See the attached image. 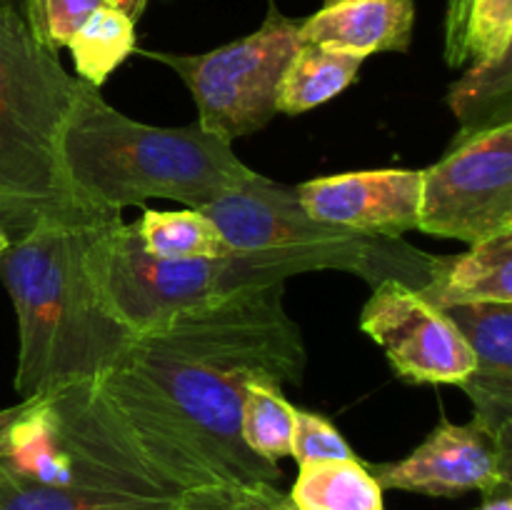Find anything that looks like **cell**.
Wrapping results in <instances>:
<instances>
[{
  "instance_id": "1",
  "label": "cell",
  "mask_w": 512,
  "mask_h": 510,
  "mask_svg": "<svg viewBox=\"0 0 512 510\" xmlns=\"http://www.w3.org/2000/svg\"><path fill=\"white\" fill-rule=\"evenodd\" d=\"M283 295L285 283H273L183 310L130 335L93 380L105 410L180 493L280 480L278 463L243 443L240 415L250 383L303 380V335Z\"/></svg>"
},
{
  "instance_id": "2",
  "label": "cell",
  "mask_w": 512,
  "mask_h": 510,
  "mask_svg": "<svg viewBox=\"0 0 512 510\" xmlns=\"http://www.w3.org/2000/svg\"><path fill=\"white\" fill-rule=\"evenodd\" d=\"M58 165L80 208L100 218L153 198L198 210L258 175L233 153V145L198 123H138L80 78L58 135Z\"/></svg>"
},
{
  "instance_id": "3",
  "label": "cell",
  "mask_w": 512,
  "mask_h": 510,
  "mask_svg": "<svg viewBox=\"0 0 512 510\" xmlns=\"http://www.w3.org/2000/svg\"><path fill=\"white\" fill-rule=\"evenodd\" d=\"M100 220L45 218L0 255V280L18 315L20 400L93 383L133 335L103 308L88 273V245Z\"/></svg>"
},
{
  "instance_id": "4",
  "label": "cell",
  "mask_w": 512,
  "mask_h": 510,
  "mask_svg": "<svg viewBox=\"0 0 512 510\" xmlns=\"http://www.w3.org/2000/svg\"><path fill=\"white\" fill-rule=\"evenodd\" d=\"M78 78L0 8V228L18 240L45 218H100L78 205L58 165V135Z\"/></svg>"
},
{
  "instance_id": "5",
  "label": "cell",
  "mask_w": 512,
  "mask_h": 510,
  "mask_svg": "<svg viewBox=\"0 0 512 510\" xmlns=\"http://www.w3.org/2000/svg\"><path fill=\"white\" fill-rule=\"evenodd\" d=\"M218 228L230 253L258 255L285 265L293 275L310 270H345L370 285L400 280L423 293L433 280L435 260L403 238L368 235L313 220L298 190L265 175L198 208Z\"/></svg>"
},
{
  "instance_id": "6",
  "label": "cell",
  "mask_w": 512,
  "mask_h": 510,
  "mask_svg": "<svg viewBox=\"0 0 512 510\" xmlns=\"http://www.w3.org/2000/svg\"><path fill=\"white\" fill-rule=\"evenodd\" d=\"M88 273L103 308L130 333L165 323L183 310L225 298L243 288L285 283L290 270L258 255L168 260L150 255L135 223L120 215L95 223Z\"/></svg>"
},
{
  "instance_id": "7",
  "label": "cell",
  "mask_w": 512,
  "mask_h": 510,
  "mask_svg": "<svg viewBox=\"0 0 512 510\" xmlns=\"http://www.w3.org/2000/svg\"><path fill=\"white\" fill-rule=\"evenodd\" d=\"M298 28L300 20L270 8L255 33L210 53L143 55L173 68L198 105L195 123L233 145V140L263 130L278 115V85L300 48Z\"/></svg>"
},
{
  "instance_id": "8",
  "label": "cell",
  "mask_w": 512,
  "mask_h": 510,
  "mask_svg": "<svg viewBox=\"0 0 512 510\" xmlns=\"http://www.w3.org/2000/svg\"><path fill=\"white\" fill-rule=\"evenodd\" d=\"M420 173L418 230L468 245L512 230V125L458 140Z\"/></svg>"
},
{
  "instance_id": "9",
  "label": "cell",
  "mask_w": 512,
  "mask_h": 510,
  "mask_svg": "<svg viewBox=\"0 0 512 510\" xmlns=\"http://www.w3.org/2000/svg\"><path fill=\"white\" fill-rule=\"evenodd\" d=\"M360 328L408 383L463 385L475 368L473 350L450 315L400 280L375 285Z\"/></svg>"
},
{
  "instance_id": "10",
  "label": "cell",
  "mask_w": 512,
  "mask_h": 510,
  "mask_svg": "<svg viewBox=\"0 0 512 510\" xmlns=\"http://www.w3.org/2000/svg\"><path fill=\"white\" fill-rule=\"evenodd\" d=\"M368 470L383 490H408L433 498H460L470 490L493 495L510 490L512 450L500 448L473 420L468 425L440 420L408 458Z\"/></svg>"
},
{
  "instance_id": "11",
  "label": "cell",
  "mask_w": 512,
  "mask_h": 510,
  "mask_svg": "<svg viewBox=\"0 0 512 510\" xmlns=\"http://www.w3.org/2000/svg\"><path fill=\"white\" fill-rule=\"evenodd\" d=\"M298 200L313 220L368 235H390L418 228L423 173L420 170H358L313 178L298 185Z\"/></svg>"
},
{
  "instance_id": "12",
  "label": "cell",
  "mask_w": 512,
  "mask_h": 510,
  "mask_svg": "<svg viewBox=\"0 0 512 510\" xmlns=\"http://www.w3.org/2000/svg\"><path fill=\"white\" fill-rule=\"evenodd\" d=\"M443 310L475 355L473 373L460 385L473 403V423L512 450V305L458 303Z\"/></svg>"
},
{
  "instance_id": "13",
  "label": "cell",
  "mask_w": 512,
  "mask_h": 510,
  "mask_svg": "<svg viewBox=\"0 0 512 510\" xmlns=\"http://www.w3.org/2000/svg\"><path fill=\"white\" fill-rule=\"evenodd\" d=\"M180 490L150 475L50 485L0 460V510H175Z\"/></svg>"
},
{
  "instance_id": "14",
  "label": "cell",
  "mask_w": 512,
  "mask_h": 510,
  "mask_svg": "<svg viewBox=\"0 0 512 510\" xmlns=\"http://www.w3.org/2000/svg\"><path fill=\"white\" fill-rule=\"evenodd\" d=\"M415 28L413 0H325L300 20V45H318L365 60L375 53H405Z\"/></svg>"
},
{
  "instance_id": "15",
  "label": "cell",
  "mask_w": 512,
  "mask_h": 510,
  "mask_svg": "<svg viewBox=\"0 0 512 510\" xmlns=\"http://www.w3.org/2000/svg\"><path fill=\"white\" fill-rule=\"evenodd\" d=\"M423 295L438 308L458 303L512 305V230L470 245L463 255L435 260L433 280Z\"/></svg>"
},
{
  "instance_id": "16",
  "label": "cell",
  "mask_w": 512,
  "mask_h": 510,
  "mask_svg": "<svg viewBox=\"0 0 512 510\" xmlns=\"http://www.w3.org/2000/svg\"><path fill=\"white\" fill-rule=\"evenodd\" d=\"M288 500L295 510H385L383 488L358 458L300 465Z\"/></svg>"
},
{
  "instance_id": "17",
  "label": "cell",
  "mask_w": 512,
  "mask_h": 510,
  "mask_svg": "<svg viewBox=\"0 0 512 510\" xmlns=\"http://www.w3.org/2000/svg\"><path fill=\"white\" fill-rule=\"evenodd\" d=\"M363 60L318 45H300L278 85V113L300 115L328 103L358 80Z\"/></svg>"
},
{
  "instance_id": "18",
  "label": "cell",
  "mask_w": 512,
  "mask_h": 510,
  "mask_svg": "<svg viewBox=\"0 0 512 510\" xmlns=\"http://www.w3.org/2000/svg\"><path fill=\"white\" fill-rule=\"evenodd\" d=\"M448 105L458 115V140L512 125V50L500 58L475 60L473 70L450 85Z\"/></svg>"
},
{
  "instance_id": "19",
  "label": "cell",
  "mask_w": 512,
  "mask_h": 510,
  "mask_svg": "<svg viewBox=\"0 0 512 510\" xmlns=\"http://www.w3.org/2000/svg\"><path fill=\"white\" fill-rule=\"evenodd\" d=\"M73 53L75 78L100 88L135 50V20L115 5H100L65 45Z\"/></svg>"
},
{
  "instance_id": "20",
  "label": "cell",
  "mask_w": 512,
  "mask_h": 510,
  "mask_svg": "<svg viewBox=\"0 0 512 510\" xmlns=\"http://www.w3.org/2000/svg\"><path fill=\"white\" fill-rule=\"evenodd\" d=\"M138 238L150 255L168 260L220 258L228 255V245L218 228L200 210H143L135 220Z\"/></svg>"
},
{
  "instance_id": "21",
  "label": "cell",
  "mask_w": 512,
  "mask_h": 510,
  "mask_svg": "<svg viewBox=\"0 0 512 510\" xmlns=\"http://www.w3.org/2000/svg\"><path fill=\"white\" fill-rule=\"evenodd\" d=\"M295 413L298 408L285 398L280 385L250 383L245 388L243 415H240L243 443L270 463L290 458Z\"/></svg>"
},
{
  "instance_id": "22",
  "label": "cell",
  "mask_w": 512,
  "mask_h": 510,
  "mask_svg": "<svg viewBox=\"0 0 512 510\" xmlns=\"http://www.w3.org/2000/svg\"><path fill=\"white\" fill-rule=\"evenodd\" d=\"M100 5L105 0H23V20L38 45L58 55Z\"/></svg>"
},
{
  "instance_id": "23",
  "label": "cell",
  "mask_w": 512,
  "mask_h": 510,
  "mask_svg": "<svg viewBox=\"0 0 512 510\" xmlns=\"http://www.w3.org/2000/svg\"><path fill=\"white\" fill-rule=\"evenodd\" d=\"M512 50V0H470L465 60H488Z\"/></svg>"
},
{
  "instance_id": "24",
  "label": "cell",
  "mask_w": 512,
  "mask_h": 510,
  "mask_svg": "<svg viewBox=\"0 0 512 510\" xmlns=\"http://www.w3.org/2000/svg\"><path fill=\"white\" fill-rule=\"evenodd\" d=\"M175 510H290V500L275 485H210L185 490Z\"/></svg>"
},
{
  "instance_id": "25",
  "label": "cell",
  "mask_w": 512,
  "mask_h": 510,
  "mask_svg": "<svg viewBox=\"0 0 512 510\" xmlns=\"http://www.w3.org/2000/svg\"><path fill=\"white\" fill-rule=\"evenodd\" d=\"M290 458L298 460V465H308L320 460H350L355 458V453L330 420L298 408Z\"/></svg>"
},
{
  "instance_id": "26",
  "label": "cell",
  "mask_w": 512,
  "mask_h": 510,
  "mask_svg": "<svg viewBox=\"0 0 512 510\" xmlns=\"http://www.w3.org/2000/svg\"><path fill=\"white\" fill-rule=\"evenodd\" d=\"M470 0H450L448 20H445V60L450 68H460L465 65L463 40H465V25H468Z\"/></svg>"
},
{
  "instance_id": "27",
  "label": "cell",
  "mask_w": 512,
  "mask_h": 510,
  "mask_svg": "<svg viewBox=\"0 0 512 510\" xmlns=\"http://www.w3.org/2000/svg\"><path fill=\"white\" fill-rule=\"evenodd\" d=\"M30 403H33V398H25V400H20V403L10 405V408L0 410V460L8 455L10 438H13L15 423H18V420L23 418L25 413H28Z\"/></svg>"
},
{
  "instance_id": "28",
  "label": "cell",
  "mask_w": 512,
  "mask_h": 510,
  "mask_svg": "<svg viewBox=\"0 0 512 510\" xmlns=\"http://www.w3.org/2000/svg\"><path fill=\"white\" fill-rule=\"evenodd\" d=\"M475 510H512V498H510V490H500V493L493 495H485L483 505Z\"/></svg>"
},
{
  "instance_id": "29",
  "label": "cell",
  "mask_w": 512,
  "mask_h": 510,
  "mask_svg": "<svg viewBox=\"0 0 512 510\" xmlns=\"http://www.w3.org/2000/svg\"><path fill=\"white\" fill-rule=\"evenodd\" d=\"M108 5H115L118 10H123L128 18H133L135 23H138V18L143 15L145 5H148V0H105Z\"/></svg>"
},
{
  "instance_id": "30",
  "label": "cell",
  "mask_w": 512,
  "mask_h": 510,
  "mask_svg": "<svg viewBox=\"0 0 512 510\" xmlns=\"http://www.w3.org/2000/svg\"><path fill=\"white\" fill-rule=\"evenodd\" d=\"M0 8H10V10H18L23 15V0H0Z\"/></svg>"
},
{
  "instance_id": "31",
  "label": "cell",
  "mask_w": 512,
  "mask_h": 510,
  "mask_svg": "<svg viewBox=\"0 0 512 510\" xmlns=\"http://www.w3.org/2000/svg\"><path fill=\"white\" fill-rule=\"evenodd\" d=\"M10 243H13V240H10V238H8V233H5V230L0 228V255H3L5 250H8V245H10Z\"/></svg>"
},
{
  "instance_id": "32",
  "label": "cell",
  "mask_w": 512,
  "mask_h": 510,
  "mask_svg": "<svg viewBox=\"0 0 512 510\" xmlns=\"http://www.w3.org/2000/svg\"><path fill=\"white\" fill-rule=\"evenodd\" d=\"M290 510H295V508H293V503H290Z\"/></svg>"
}]
</instances>
